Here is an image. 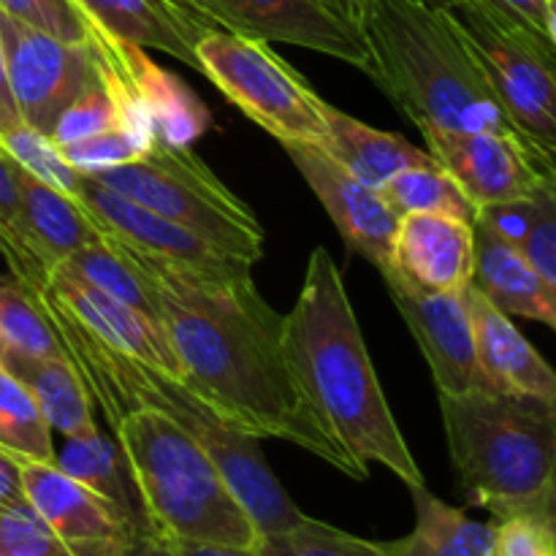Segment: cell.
Listing matches in <instances>:
<instances>
[{
	"instance_id": "obj_20",
	"label": "cell",
	"mask_w": 556,
	"mask_h": 556,
	"mask_svg": "<svg viewBox=\"0 0 556 556\" xmlns=\"http://www.w3.org/2000/svg\"><path fill=\"white\" fill-rule=\"evenodd\" d=\"M87 22L141 49H157L199 71L195 43L212 22L177 0H71ZM220 30V27H217Z\"/></svg>"
},
{
	"instance_id": "obj_29",
	"label": "cell",
	"mask_w": 556,
	"mask_h": 556,
	"mask_svg": "<svg viewBox=\"0 0 556 556\" xmlns=\"http://www.w3.org/2000/svg\"><path fill=\"white\" fill-rule=\"evenodd\" d=\"M0 445L22 456L52 462L54 443L47 418L20 378L0 364Z\"/></svg>"
},
{
	"instance_id": "obj_2",
	"label": "cell",
	"mask_w": 556,
	"mask_h": 556,
	"mask_svg": "<svg viewBox=\"0 0 556 556\" xmlns=\"http://www.w3.org/2000/svg\"><path fill=\"white\" fill-rule=\"evenodd\" d=\"M280 348L302 394L358 465L375 462L407 489L427 486L375 375L340 266L320 244L291 313L280 315Z\"/></svg>"
},
{
	"instance_id": "obj_47",
	"label": "cell",
	"mask_w": 556,
	"mask_h": 556,
	"mask_svg": "<svg viewBox=\"0 0 556 556\" xmlns=\"http://www.w3.org/2000/svg\"><path fill=\"white\" fill-rule=\"evenodd\" d=\"M416 3L427 5V9H434V11H451L456 9V5L467 3V0H416Z\"/></svg>"
},
{
	"instance_id": "obj_37",
	"label": "cell",
	"mask_w": 556,
	"mask_h": 556,
	"mask_svg": "<svg viewBox=\"0 0 556 556\" xmlns=\"http://www.w3.org/2000/svg\"><path fill=\"white\" fill-rule=\"evenodd\" d=\"M0 556H74L30 505L0 508Z\"/></svg>"
},
{
	"instance_id": "obj_13",
	"label": "cell",
	"mask_w": 556,
	"mask_h": 556,
	"mask_svg": "<svg viewBox=\"0 0 556 556\" xmlns=\"http://www.w3.org/2000/svg\"><path fill=\"white\" fill-rule=\"evenodd\" d=\"M76 199L85 204V210L106 233V239H114L144 258L204 277V280H237V277L253 275V264L212 248L206 239L195 237L179 223L125 199V195L114 193L90 174H79Z\"/></svg>"
},
{
	"instance_id": "obj_31",
	"label": "cell",
	"mask_w": 556,
	"mask_h": 556,
	"mask_svg": "<svg viewBox=\"0 0 556 556\" xmlns=\"http://www.w3.org/2000/svg\"><path fill=\"white\" fill-rule=\"evenodd\" d=\"M255 552L261 556H389L383 543L364 541L309 516L288 530L258 538Z\"/></svg>"
},
{
	"instance_id": "obj_39",
	"label": "cell",
	"mask_w": 556,
	"mask_h": 556,
	"mask_svg": "<svg viewBox=\"0 0 556 556\" xmlns=\"http://www.w3.org/2000/svg\"><path fill=\"white\" fill-rule=\"evenodd\" d=\"M492 556H556V519L510 516L497 521Z\"/></svg>"
},
{
	"instance_id": "obj_32",
	"label": "cell",
	"mask_w": 556,
	"mask_h": 556,
	"mask_svg": "<svg viewBox=\"0 0 556 556\" xmlns=\"http://www.w3.org/2000/svg\"><path fill=\"white\" fill-rule=\"evenodd\" d=\"M0 150H3L16 166L25 168L27 174H33V177L41 179V182L52 185L54 190H63L71 199H76L79 172L63 161L58 144H54L47 134H38L30 125L20 123L11 130H5V134H0Z\"/></svg>"
},
{
	"instance_id": "obj_33",
	"label": "cell",
	"mask_w": 556,
	"mask_h": 556,
	"mask_svg": "<svg viewBox=\"0 0 556 556\" xmlns=\"http://www.w3.org/2000/svg\"><path fill=\"white\" fill-rule=\"evenodd\" d=\"M112 128H119V106L112 98V92L106 90V85L101 79H96L54 119L52 130H49V139L58 147H63Z\"/></svg>"
},
{
	"instance_id": "obj_42",
	"label": "cell",
	"mask_w": 556,
	"mask_h": 556,
	"mask_svg": "<svg viewBox=\"0 0 556 556\" xmlns=\"http://www.w3.org/2000/svg\"><path fill=\"white\" fill-rule=\"evenodd\" d=\"M505 9L519 14L521 20L530 22L532 27L543 33V36L554 38L556 41V5L548 0H497Z\"/></svg>"
},
{
	"instance_id": "obj_34",
	"label": "cell",
	"mask_w": 556,
	"mask_h": 556,
	"mask_svg": "<svg viewBox=\"0 0 556 556\" xmlns=\"http://www.w3.org/2000/svg\"><path fill=\"white\" fill-rule=\"evenodd\" d=\"M0 253L9 261V269L14 271L20 286H30L43 275V269L27 250L20 193H16L14 174H11V161L3 150H0Z\"/></svg>"
},
{
	"instance_id": "obj_18",
	"label": "cell",
	"mask_w": 556,
	"mask_h": 556,
	"mask_svg": "<svg viewBox=\"0 0 556 556\" xmlns=\"http://www.w3.org/2000/svg\"><path fill=\"white\" fill-rule=\"evenodd\" d=\"M38 280L58 299L60 307L74 315L103 345L114 348V351L125 353L130 358H139L144 364H152V367L182 380L177 356H174L172 345L166 340V331L155 320L103 293L101 288L87 282L85 277L76 275L65 264L52 266Z\"/></svg>"
},
{
	"instance_id": "obj_15",
	"label": "cell",
	"mask_w": 556,
	"mask_h": 556,
	"mask_svg": "<svg viewBox=\"0 0 556 556\" xmlns=\"http://www.w3.org/2000/svg\"><path fill=\"white\" fill-rule=\"evenodd\" d=\"M282 147L304 177V182L318 195L326 215L331 217L348 248L367 258L383 275L391 266V244H394L400 217L386 204L380 190L351 177L318 144L291 141V144Z\"/></svg>"
},
{
	"instance_id": "obj_21",
	"label": "cell",
	"mask_w": 556,
	"mask_h": 556,
	"mask_svg": "<svg viewBox=\"0 0 556 556\" xmlns=\"http://www.w3.org/2000/svg\"><path fill=\"white\" fill-rule=\"evenodd\" d=\"M11 174H14L16 193H20L27 250L43 271L63 264L79 248L106 239V233L98 228L81 201L41 182L25 168L16 166L14 161H11Z\"/></svg>"
},
{
	"instance_id": "obj_5",
	"label": "cell",
	"mask_w": 556,
	"mask_h": 556,
	"mask_svg": "<svg viewBox=\"0 0 556 556\" xmlns=\"http://www.w3.org/2000/svg\"><path fill=\"white\" fill-rule=\"evenodd\" d=\"M440 413L467 505L497 521L556 519V402L476 389L440 394Z\"/></svg>"
},
{
	"instance_id": "obj_14",
	"label": "cell",
	"mask_w": 556,
	"mask_h": 556,
	"mask_svg": "<svg viewBox=\"0 0 556 556\" xmlns=\"http://www.w3.org/2000/svg\"><path fill=\"white\" fill-rule=\"evenodd\" d=\"M25 503L74 556H112L134 527L112 503L65 476L54 462L16 454Z\"/></svg>"
},
{
	"instance_id": "obj_36",
	"label": "cell",
	"mask_w": 556,
	"mask_h": 556,
	"mask_svg": "<svg viewBox=\"0 0 556 556\" xmlns=\"http://www.w3.org/2000/svg\"><path fill=\"white\" fill-rule=\"evenodd\" d=\"M519 250L538 277L556 291V182L543 185L535 193V210Z\"/></svg>"
},
{
	"instance_id": "obj_26",
	"label": "cell",
	"mask_w": 556,
	"mask_h": 556,
	"mask_svg": "<svg viewBox=\"0 0 556 556\" xmlns=\"http://www.w3.org/2000/svg\"><path fill=\"white\" fill-rule=\"evenodd\" d=\"M52 462L65 476L76 478L87 489L101 494L106 503H112L134 530H150L117 440L96 427L92 432L63 438V448L54 451Z\"/></svg>"
},
{
	"instance_id": "obj_8",
	"label": "cell",
	"mask_w": 556,
	"mask_h": 556,
	"mask_svg": "<svg viewBox=\"0 0 556 556\" xmlns=\"http://www.w3.org/2000/svg\"><path fill=\"white\" fill-rule=\"evenodd\" d=\"M516 130L554 155L556 41L497 0H467L448 11Z\"/></svg>"
},
{
	"instance_id": "obj_30",
	"label": "cell",
	"mask_w": 556,
	"mask_h": 556,
	"mask_svg": "<svg viewBox=\"0 0 556 556\" xmlns=\"http://www.w3.org/2000/svg\"><path fill=\"white\" fill-rule=\"evenodd\" d=\"M0 351L30 358H65L47 313L20 282L0 286Z\"/></svg>"
},
{
	"instance_id": "obj_16",
	"label": "cell",
	"mask_w": 556,
	"mask_h": 556,
	"mask_svg": "<svg viewBox=\"0 0 556 556\" xmlns=\"http://www.w3.org/2000/svg\"><path fill=\"white\" fill-rule=\"evenodd\" d=\"M402 320L416 337L440 394L492 389L478 367L470 313L462 293H421L396 275H383Z\"/></svg>"
},
{
	"instance_id": "obj_41",
	"label": "cell",
	"mask_w": 556,
	"mask_h": 556,
	"mask_svg": "<svg viewBox=\"0 0 556 556\" xmlns=\"http://www.w3.org/2000/svg\"><path fill=\"white\" fill-rule=\"evenodd\" d=\"M112 556H182V548L152 530H134L119 541Z\"/></svg>"
},
{
	"instance_id": "obj_43",
	"label": "cell",
	"mask_w": 556,
	"mask_h": 556,
	"mask_svg": "<svg viewBox=\"0 0 556 556\" xmlns=\"http://www.w3.org/2000/svg\"><path fill=\"white\" fill-rule=\"evenodd\" d=\"M20 505H27L20 465H16L14 451L0 445V508H20Z\"/></svg>"
},
{
	"instance_id": "obj_38",
	"label": "cell",
	"mask_w": 556,
	"mask_h": 556,
	"mask_svg": "<svg viewBox=\"0 0 556 556\" xmlns=\"http://www.w3.org/2000/svg\"><path fill=\"white\" fill-rule=\"evenodd\" d=\"M0 11L63 41L87 38V20L71 0H0Z\"/></svg>"
},
{
	"instance_id": "obj_10",
	"label": "cell",
	"mask_w": 556,
	"mask_h": 556,
	"mask_svg": "<svg viewBox=\"0 0 556 556\" xmlns=\"http://www.w3.org/2000/svg\"><path fill=\"white\" fill-rule=\"evenodd\" d=\"M427 152L456 179L476 210L532 199L554 182V155L519 134L445 130L421 125Z\"/></svg>"
},
{
	"instance_id": "obj_4",
	"label": "cell",
	"mask_w": 556,
	"mask_h": 556,
	"mask_svg": "<svg viewBox=\"0 0 556 556\" xmlns=\"http://www.w3.org/2000/svg\"><path fill=\"white\" fill-rule=\"evenodd\" d=\"M358 27L369 47L367 74L418 128L519 134L448 11L367 0Z\"/></svg>"
},
{
	"instance_id": "obj_1",
	"label": "cell",
	"mask_w": 556,
	"mask_h": 556,
	"mask_svg": "<svg viewBox=\"0 0 556 556\" xmlns=\"http://www.w3.org/2000/svg\"><path fill=\"white\" fill-rule=\"evenodd\" d=\"M128 253L155 288L161 326L195 394L242 432L286 440L353 481H367V467L348 454L288 369L280 315L264 302L253 275L204 280Z\"/></svg>"
},
{
	"instance_id": "obj_22",
	"label": "cell",
	"mask_w": 556,
	"mask_h": 556,
	"mask_svg": "<svg viewBox=\"0 0 556 556\" xmlns=\"http://www.w3.org/2000/svg\"><path fill=\"white\" fill-rule=\"evenodd\" d=\"M476 255H472V286L510 318H530L556 326V291L538 277L516 244L505 242L481 220H472Z\"/></svg>"
},
{
	"instance_id": "obj_6",
	"label": "cell",
	"mask_w": 556,
	"mask_h": 556,
	"mask_svg": "<svg viewBox=\"0 0 556 556\" xmlns=\"http://www.w3.org/2000/svg\"><path fill=\"white\" fill-rule=\"evenodd\" d=\"M112 432L152 532L174 543L255 548L253 521L210 456L179 424L161 410L136 407Z\"/></svg>"
},
{
	"instance_id": "obj_27",
	"label": "cell",
	"mask_w": 556,
	"mask_h": 556,
	"mask_svg": "<svg viewBox=\"0 0 556 556\" xmlns=\"http://www.w3.org/2000/svg\"><path fill=\"white\" fill-rule=\"evenodd\" d=\"M63 264L74 269L76 275L85 277L87 282L101 288L103 293L128 304V307L139 309L141 315H147V318L161 326L155 288H152L150 277L144 275L139 261L123 244H117L114 239H101V242L79 248Z\"/></svg>"
},
{
	"instance_id": "obj_44",
	"label": "cell",
	"mask_w": 556,
	"mask_h": 556,
	"mask_svg": "<svg viewBox=\"0 0 556 556\" xmlns=\"http://www.w3.org/2000/svg\"><path fill=\"white\" fill-rule=\"evenodd\" d=\"M20 109H16L14 92H11L9 85V71H5V60H3V49H0V134L11 130L14 125H20Z\"/></svg>"
},
{
	"instance_id": "obj_25",
	"label": "cell",
	"mask_w": 556,
	"mask_h": 556,
	"mask_svg": "<svg viewBox=\"0 0 556 556\" xmlns=\"http://www.w3.org/2000/svg\"><path fill=\"white\" fill-rule=\"evenodd\" d=\"M0 364L25 383L47 418L52 434L74 438L98 427L92 416V400L76 369L65 358H30L22 353L0 351Z\"/></svg>"
},
{
	"instance_id": "obj_24",
	"label": "cell",
	"mask_w": 556,
	"mask_h": 556,
	"mask_svg": "<svg viewBox=\"0 0 556 556\" xmlns=\"http://www.w3.org/2000/svg\"><path fill=\"white\" fill-rule=\"evenodd\" d=\"M416 527L400 541H386L389 556H492L497 521H476L467 510L434 497L427 486L410 489Z\"/></svg>"
},
{
	"instance_id": "obj_9",
	"label": "cell",
	"mask_w": 556,
	"mask_h": 556,
	"mask_svg": "<svg viewBox=\"0 0 556 556\" xmlns=\"http://www.w3.org/2000/svg\"><path fill=\"white\" fill-rule=\"evenodd\" d=\"M195 60L199 74L280 144H324V98L266 41L215 27L199 38Z\"/></svg>"
},
{
	"instance_id": "obj_3",
	"label": "cell",
	"mask_w": 556,
	"mask_h": 556,
	"mask_svg": "<svg viewBox=\"0 0 556 556\" xmlns=\"http://www.w3.org/2000/svg\"><path fill=\"white\" fill-rule=\"evenodd\" d=\"M22 288H27L43 307L65 362L76 369L92 405L101 407L109 427H114L125 413L136 407L161 410L210 456L226 486L253 521L258 538L288 530L304 519L302 510L266 465L258 438L233 427L185 380L103 345L74 315L60 307L41 280H33L30 286Z\"/></svg>"
},
{
	"instance_id": "obj_17",
	"label": "cell",
	"mask_w": 556,
	"mask_h": 556,
	"mask_svg": "<svg viewBox=\"0 0 556 556\" xmlns=\"http://www.w3.org/2000/svg\"><path fill=\"white\" fill-rule=\"evenodd\" d=\"M472 223L434 212H410L396 223L391 266L383 275L391 271L421 293H462L472 282Z\"/></svg>"
},
{
	"instance_id": "obj_12",
	"label": "cell",
	"mask_w": 556,
	"mask_h": 556,
	"mask_svg": "<svg viewBox=\"0 0 556 556\" xmlns=\"http://www.w3.org/2000/svg\"><path fill=\"white\" fill-rule=\"evenodd\" d=\"M0 49L22 123L38 134L49 136L63 109L98 79L87 41H63L3 11Z\"/></svg>"
},
{
	"instance_id": "obj_35",
	"label": "cell",
	"mask_w": 556,
	"mask_h": 556,
	"mask_svg": "<svg viewBox=\"0 0 556 556\" xmlns=\"http://www.w3.org/2000/svg\"><path fill=\"white\" fill-rule=\"evenodd\" d=\"M63 161L79 174H98L106 168L125 166L144 155V147L123 128L103 130V134L87 136V139L74 141V144L58 147Z\"/></svg>"
},
{
	"instance_id": "obj_45",
	"label": "cell",
	"mask_w": 556,
	"mask_h": 556,
	"mask_svg": "<svg viewBox=\"0 0 556 556\" xmlns=\"http://www.w3.org/2000/svg\"><path fill=\"white\" fill-rule=\"evenodd\" d=\"M182 556H261L255 548L215 546V543H179Z\"/></svg>"
},
{
	"instance_id": "obj_46",
	"label": "cell",
	"mask_w": 556,
	"mask_h": 556,
	"mask_svg": "<svg viewBox=\"0 0 556 556\" xmlns=\"http://www.w3.org/2000/svg\"><path fill=\"white\" fill-rule=\"evenodd\" d=\"M340 5L345 9V14L351 16L353 22H358L362 20V11H364V5H367V0H340Z\"/></svg>"
},
{
	"instance_id": "obj_19",
	"label": "cell",
	"mask_w": 556,
	"mask_h": 556,
	"mask_svg": "<svg viewBox=\"0 0 556 556\" xmlns=\"http://www.w3.org/2000/svg\"><path fill=\"white\" fill-rule=\"evenodd\" d=\"M465 302L470 313L478 367L486 383L505 394L556 402L554 369L516 329L510 315L500 313L472 282L465 288Z\"/></svg>"
},
{
	"instance_id": "obj_23",
	"label": "cell",
	"mask_w": 556,
	"mask_h": 556,
	"mask_svg": "<svg viewBox=\"0 0 556 556\" xmlns=\"http://www.w3.org/2000/svg\"><path fill=\"white\" fill-rule=\"evenodd\" d=\"M324 119H326V139L320 150L340 163L351 177L369 188L380 190L394 174L402 168L429 163L432 155L421 147L410 144L405 136L378 130L351 114L340 112L331 103L324 101Z\"/></svg>"
},
{
	"instance_id": "obj_48",
	"label": "cell",
	"mask_w": 556,
	"mask_h": 556,
	"mask_svg": "<svg viewBox=\"0 0 556 556\" xmlns=\"http://www.w3.org/2000/svg\"><path fill=\"white\" fill-rule=\"evenodd\" d=\"M548 3H554V5H556V0H548Z\"/></svg>"
},
{
	"instance_id": "obj_40",
	"label": "cell",
	"mask_w": 556,
	"mask_h": 556,
	"mask_svg": "<svg viewBox=\"0 0 556 556\" xmlns=\"http://www.w3.org/2000/svg\"><path fill=\"white\" fill-rule=\"evenodd\" d=\"M532 210H535V195L525 201H505V204H492L478 210L476 220L486 223L492 231H497L505 242L516 244L519 248L521 239H525L527 226H530Z\"/></svg>"
},
{
	"instance_id": "obj_28",
	"label": "cell",
	"mask_w": 556,
	"mask_h": 556,
	"mask_svg": "<svg viewBox=\"0 0 556 556\" xmlns=\"http://www.w3.org/2000/svg\"><path fill=\"white\" fill-rule=\"evenodd\" d=\"M380 195L396 217L410 215V212H434V215H451L472 223L478 215L456 179L434 157L429 163L402 168L380 188Z\"/></svg>"
},
{
	"instance_id": "obj_11",
	"label": "cell",
	"mask_w": 556,
	"mask_h": 556,
	"mask_svg": "<svg viewBox=\"0 0 556 556\" xmlns=\"http://www.w3.org/2000/svg\"><path fill=\"white\" fill-rule=\"evenodd\" d=\"M215 27L258 41L313 49L369 71V47L340 0H177Z\"/></svg>"
},
{
	"instance_id": "obj_7",
	"label": "cell",
	"mask_w": 556,
	"mask_h": 556,
	"mask_svg": "<svg viewBox=\"0 0 556 556\" xmlns=\"http://www.w3.org/2000/svg\"><path fill=\"white\" fill-rule=\"evenodd\" d=\"M90 177L233 258L255 264L264 255V226L255 212L190 147L152 141L139 161Z\"/></svg>"
}]
</instances>
